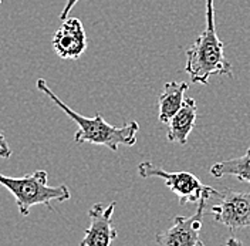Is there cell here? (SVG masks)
<instances>
[{"label": "cell", "instance_id": "6da1fadb", "mask_svg": "<svg viewBox=\"0 0 250 246\" xmlns=\"http://www.w3.org/2000/svg\"><path fill=\"white\" fill-rule=\"evenodd\" d=\"M205 30L188 48L184 70L189 74L190 83L208 86L212 76L233 77V70L216 33L213 0H205Z\"/></svg>", "mask_w": 250, "mask_h": 246}, {"label": "cell", "instance_id": "7a4b0ae2", "mask_svg": "<svg viewBox=\"0 0 250 246\" xmlns=\"http://www.w3.org/2000/svg\"><path fill=\"white\" fill-rule=\"evenodd\" d=\"M39 91L46 94L47 97L62 110L74 123L78 125V130L74 134V141L77 144H85L90 142L94 145H104L109 148L111 151H118L120 145L125 147H132L137 144V137L140 133V125L137 121H128L123 127H115L108 124L100 112H97L94 117H84L81 114H78L77 111H74L73 108H70L59 95H56V92L53 91L44 78H39L36 83Z\"/></svg>", "mask_w": 250, "mask_h": 246}, {"label": "cell", "instance_id": "3957f363", "mask_svg": "<svg viewBox=\"0 0 250 246\" xmlns=\"http://www.w3.org/2000/svg\"><path fill=\"white\" fill-rule=\"evenodd\" d=\"M48 174L44 169H37L21 178H12L0 174V185L4 186L13 197L20 215L27 216L36 205H46L54 212L51 202H65L71 198L67 185L50 186L47 184Z\"/></svg>", "mask_w": 250, "mask_h": 246}, {"label": "cell", "instance_id": "277c9868", "mask_svg": "<svg viewBox=\"0 0 250 246\" xmlns=\"http://www.w3.org/2000/svg\"><path fill=\"white\" fill-rule=\"evenodd\" d=\"M138 174L141 178L156 177L164 179L165 185L178 197L179 205L198 203L202 200H210V197L216 195V189L212 186L202 184L199 178H196L190 172H168L165 169L155 167L149 161H144L138 165Z\"/></svg>", "mask_w": 250, "mask_h": 246}, {"label": "cell", "instance_id": "5b68a950", "mask_svg": "<svg viewBox=\"0 0 250 246\" xmlns=\"http://www.w3.org/2000/svg\"><path fill=\"white\" fill-rule=\"evenodd\" d=\"M215 197H218V203L212 206L210 214L218 224L229 228L232 233L240 228H250V192L225 188Z\"/></svg>", "mask_w": 250, "mask_h": 246}, {"label": "cell", "instance_id": "8992f818", "mask_svg": "<svg viewBox=\"0 0 250 246\" xmlns=\"http://www.w3.org/2000/svg\"><path fill=\"white\" fill-rule=\"evenodd\" d=\"M209 200H202L196 203V212L189 218L175 216L173 225L169 229L158 232L155 242L161 246H203L201 241V228L205 215V206Z\"/></svg>", "mask_w": 250, "mask_h": 246}, {"label": "cell", "instance_id": "52a82bcc", "mask_svg": "<svg viewBox=\"0 0 250 246\" xmlns=\"http://www.w3.org/2000/svg\"><path fill=\"white\" fill-rule=\"evenodd\" d=\"M53 48L59 57L65 60H77L87 48V34L81 20L67 17L62 20V26L53 36Z\"/></svg>", "mask_w": 250, "mask_h": 246}, {"label": "cell", "instance_id": "ba28073f", "mask_svg": "<svg viewBox=\"0 0 250 246\" xmlns=\"http://www.w3.org/2000/svg\"><path fill=\"white\" fill-rule=\"evenodd\" d=\"M115 211V202L108 206L95 203L88 211L90 226L84 232L81 246H109L118 236V232L112 225V215Z\"/></svg>", "mask_w": 250, "mask_h": 246}, {"label": "cell", "instance_id": "9c48e42d", "mask_svg": "<svg viewBox=\"0 0 250 246\" xmlns=\"http://www.w3.org/2000/svg\"><path fill=\"white\" fill-rule=\"evenodd\" d=\"M196 117H198V104L193 98L188 97L184 101V106L179 108V111L168 123V133H167L168 141L173 144L185 145L189 134L195 128Z\"/></svg>", "mask_w": 250, "mask_h": 246}, {"label": "cell", "instance_id": "30bf717a", "mask_svg": "<svg viewBox=\"0 0 250 246\" xmlns=\"http://www.w3.org/2000/svg\"><path fill=\"white\" fill-rule=\"evenodd\" d=\"M189 90V84L185 81L167 83L164 91L158 97V120L168 124L172 117L179 111L185 101V92Z\"/></svg>", "mask_w": 250, "mask_h": 246}, {"label": "cell", "instance_id": "8fae6325", "mask_svg": "<svg viewBox=\"0 0 250 246\" xmlns=\"http://www.w3.org/2000/svg\"><path fill=\"white\" fill-rule=\"evenodd\" d=\"M210 175L213 178L234 177L240 182L250 184V147L246 154L237 158H230L225 161H219L210 167Z\"/></svg>", "mask_w": 250, "mask_h": 246}, {"label": "cell", "instance_id": "7c38bea8", "mask_svg": "<svg viewBox=\"0 0 250 246\" xmlns=\"http://www.w3.org/2000/svg\"><path fill=\"white\" fill-rule=\"evenodd\" d=\"M13 154V151H12V148L9 147V144H7V139L4 137V134H3V131L0 130V158H3V159H9L10 157Z\"/></svg>", "mask_w": 250, "mask_h": 246}, {"label": "cell", "instance_id": "4fadbf2b", "mask_svg": "<svg viewBox=\"0 0 250 246\" xmlns=\"http://www.w3.org/2000/svg\"><path fill=\"white\" fill-rule=\"evenodd\" d=\"M78 0H67L65 1V4H64V7H62V13H60V20H64V19H67L68 15H70V12L73 10V7L77 4Z\"/></svg>", "mask_w": 250, "mask_h": 246}]
</instances>
